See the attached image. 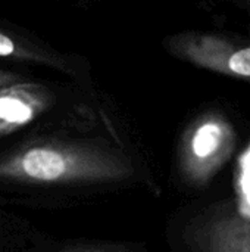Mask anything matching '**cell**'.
I'll return each mask as SVG.
<instances>
[{
    "instance_id": "cell-8",
    "label": "cell",
    "mask_w": 250,
    "mask_h": 252,
    "mask_svg": "<svg viewBox=\"0 0 250 252\" xmlns=\"http://www.w3.org/2000/svg\"><path fill=\"white\" fill-rule=\"evenodd\" d=\"M248 201H249V204H250V196H249V198H248Z\"/></svg>"
},
{
    "instance_id": "cell-2",
    "label": "cell",
    "mask_w": 250,
    "mask_h": 252,
    "mask_svg": "<svg viewBox=\"0 0 250 252\" xmlns=\"http://www.w3.org/2000/svg\"><path fill=\"white\" fill-rule=\"evenodd\" d=\"M19 170L29 179L40 182H53L78 171L80 164L74 157L50 148H34L25 152L19 159Z\"/></svg>"
},
{
    "instance_id": "cell-1",
    "label": "cell",
    "mask_w": 250,
    "mask_h": 252,
    "mask_svg": "<svg viewBox=\"0 0 250 252\" xmlns=\"http://www.w3.org/2000/svg\"><path fill=\"white\" fill-rule=\"evenodd\" d=\"M186 55L206 68L250 78V44H236L228 38L203 35L186 44Z\"/></svg>"
},
{
    "instance_id": "cell-6",
    "label": "cell",
    "mask_w": 250,
    "mask_h": 252,
    "mask_svg": "<svg viewBox=\"0 0 250 252\" xmlns=\"http://www.w3.org/2000/svg\"><path fill=\"white\" fill-rule=\"evenodd\" d=\"M242 188L246 192V196H250V168H246V173L242 179Z\"/></svg>"
},
{
    "instance_id": "cell-5",
    "label": "cell",
    "mask_w": 250,
    "mask_h": 252,
    "mask_svg": "<svg viewBox=\"0 0 250 252\" xmlns=\"http://www.w3.org/2000/svg\"><path fill=\"white\" fill-rule=\"evenodd\" d=\"M13 50H15L13 41L9 37H6L3 32H0V56H9L13 53Z\"/></svg>"
},
{
    "instance_id": "cell-7",
    "label": "cell",
    "mask_w": 250,
    "mask_h": 252,
    "mask_svg": "<svg viewBox=\"0 0 250 252\" xmlns=\"http://www.w3.org/2000/svg\"><path fill=\"white\" fill-rule=\"evenodd\" d=\"M245 165H246V168H250V152L248 154L246 159H245Z\"/></svg>"
},
{
    "instance_id": "cell-3",
    "label": "cell",
    "mask_w": 250,
    "mask_h": 252,
    "mask_svg": "<svg viewBox=\"0 0 250 252\" xmlns=\"http://www.w3.org/2000/svg\"><path fill=\"white\" fill-rule=\"evenodd\" d=\"M35 114L32 103L16 94L0 96V128H15L28 123Z\"/></svg>"
},
{
    "instance_id": "cell-4",
    "label": "cell",
    "mask_w": 250,
    "mask_h": 252,
    "mask_svg": "<svg viewBox=\"0 0 250 252\" xmlns=\"http://www.w3.org/2000/svg\"><path fill=\"white\" fill-rule=\"evenodd\" d=\"M220 140H221L220 127L217 124H205L197 130L193 139V151L197 157L205 158L218 148Z\"/></svg>"
}]
</instances>
